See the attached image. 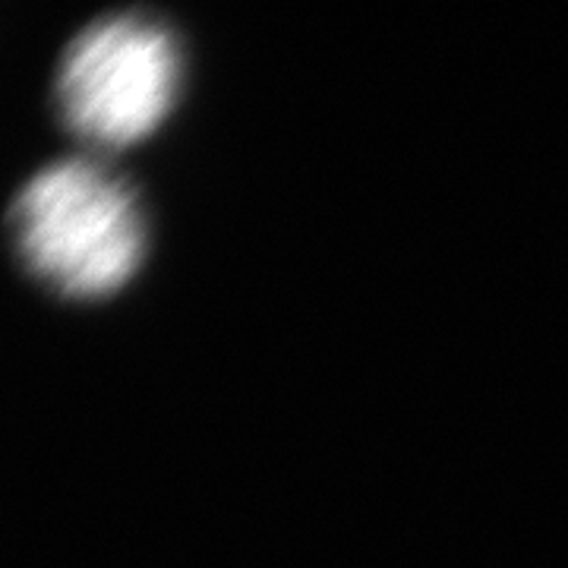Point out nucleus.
Instances as JSON below:
<instances>
[{
	"mask_svg": "<svg viewBox=\"0 0 568 568\" xmlns=\"http://www.w3.org/2000/svg\"><path fill=\"white\" fill-rule=\"evenodd\" d=\"M186 80V48L149 10H118L85 22L63 44L51 77L54 118L89 155L123 152L171 121Z\"/></svg>",
	"mask_w": 568,
	"mask_h": 568,
	"instance_id": "obj_2",
	"label": "nucleus"
},
{
	"mask_svg": "<svg viewBox=\"0 0 568 568\" xmlns=\"http://www.w3.org/2000/svg\"><path fill=\"white\" fill-rule=\"evenodd\" d=\"M20 272L61 304H102L126 291L149 256L140 193L99 155L36 168L7 209Z\"/></svg>",
	"mask_w": 568,
	"mask_h": 568,
	"instance_id": "obj_1",
	"label": "nucleus"
}]
</instances>
